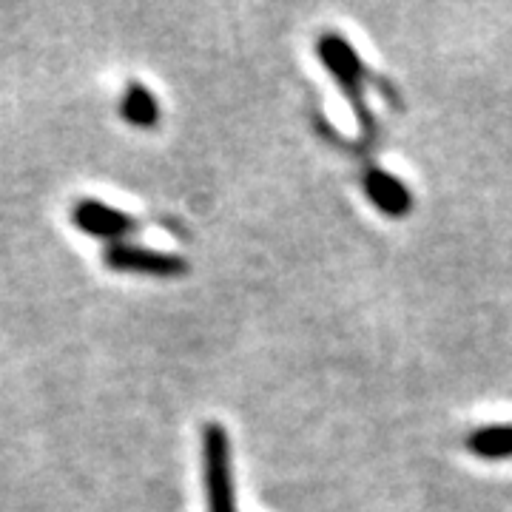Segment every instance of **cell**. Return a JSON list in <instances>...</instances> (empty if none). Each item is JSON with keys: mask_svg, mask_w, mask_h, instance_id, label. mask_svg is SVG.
I'll return each instance as SVG.
<instances>
[{"mask_svg": "<svg viewBox=\"0 0 512 512\" xmlns=\"http://www.w3.org/2000/svg\"><path fill=\"white\" fill-rule=\"evenodd\" d=\"M120 114L134 128H154L160 120V103L143 83H128L120 100Z\"/></svg>", "mask_w": 512, "mask_h": 512, "instance_id": "8992f818", "label": "cell"}, {"mask_svg": "<svg viewBox=\"0 0 512 512\" xmlns=\"http://www.w3.org/2000/svg\"><path fill=\"white\" fill-rule=\"evenodd\" d=\"M467 444L481 458H507L512 456V427H484Z\"/></svg>", "mask_w": 512, "mask_h": 512, "instance_id": "52a82bcc", "label": "cell"}, {"mask_svg": "<svg viewBox=\"0 0 512 512\" xmlns=\"http://www.w3.org/2000/svg\"><path fill=\"white\" fill-rule=\"evenodd\" d=\"M103 259L114 271H134V274L146 276H183L188 271V262L183 256L126 245V242H111Z\"/></svg>", "mask_w": 512, "mask_h": 512, "instance_id": "3957f363", "label": "cell"}, {"mask_svg": "<svg viewBox=\"0 0 512 512\" xmlns=\"http://www.w3.org/2000/svg\"><path fill=\"white\" fill-rule=\"evenodd\" d=\"M202 476L208 512H237L231 481V447L220 424H208L202 433Z\"/></svg>", "mask_w": 512, "mask_h": 512, "instance_id": "7a4b0ae2", "label": "cell"}, {"mask_svg": "<svg viewBox=\"0 0 512 512\" xmlns=\"http://www.w3.org/2000/svg\"><path fill=\"white\" fill-rule=\"evenodd\" d=\"M72 222L83 231L100 239H123L134 234L140 228V222L134 220L126 211H117L100 200H77L72 205Z\"/></svg>", "mask_w": 512, "mask_h": 512, "instance_id": "277c9868", "label": "cell"}, {"mask_svg": "<svg viewBox=\"0 0 512 512\" xmlns=\"http://www.w3.org/2000/svg\"><path fill=\"white\" fill-rule=\"evenodd\" d=\"M365 188L367 194H370V200L376 202L384 214H390V217H404V214L410 211V202H413L410 200V191H407L396 177L384 174L379 168H376V171H367Z\"/></svg>", "mask_w": 512, "mask_h": 512, "instance_id": "5b68a950", "label": "cell"}, {"mask_svg": "<svg viewBox=\"0 0 512 512\" xmlns=\"http://www.w3.org/2000/svg\"><path fill=\"white\" fill-rule=\"evenodd\" d=\"M319 57H322V63L328 66V72L339 80V86L345 89L350 106L356 111V120L362 123V131H365L367 140H370L373 131H376V123H373V117H370V111H367L365 106L362 83H365V80H376V77L367 74V69L362 66V60H359V55L350 49L345 37L322 35V40H319Z\"/></svg>", "mask_w": 512, "mask_h": 512, "instance_id": "6da1fadb", "label": "cell"}]
</instances>
